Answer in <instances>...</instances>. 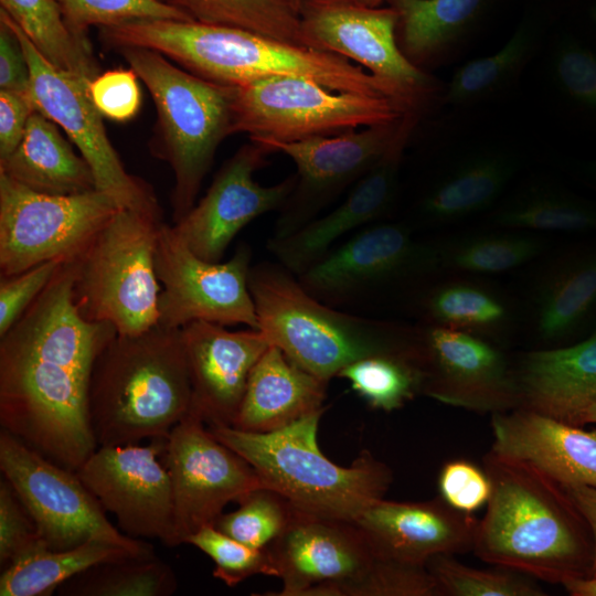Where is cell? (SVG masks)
<instances>
[{
  "label": "cell",
  "instance_id": "6da1fadb",
  "mask_svg": "<svg viewBox=\"0 0 596 596\" xmlns=\"http://www.w3.org/2000/svg\"><path fill=\"white\" fill-rule=\"evenodd\" d=\"M72 285V262H63L0 337V425L76 472L98 447L88 419L89 380L96 358L117 331L79 316Z\"/></svg>",
  "mask_w": 596,
  "mask_h": 596
},
{
  "label": "cell",
  "instance_id": "7a4b0ae2",
  "mask_svg": "<svg viewBox=\"0 0 596 596\" xmlns=\"http://www.w3.org/2000/svg\"><path fill=\"white\" fill-rule=\"evenodd\" d=\"M491 493L472 551L483 562L550 584L590 576V528L563 486L533 464L491 449Z\"/></svg>",
  "mask_w": 596,
  "mask_h": 596
},
{
  "label": "cell",
  "instance_id": "3957f363",
  "mask_svg": "<svg viewBox=\"0 0 596 596\" xmlns=\"http://www.w3.org/2000/svg\"><path fill=\"white\" fill-rule=\"evenodd\" d=\"M110 50H155L206 81L243 86L260 79L298 76L340 93L389 96L411 106L392 84L334 53L280 41L248 30L198 21L136 20L99 28Z\"/></svg>",
  "mask_w": 596,
  "mask_h": 596
},
{
  "label": "cell",
  "instance_id": "277c9868",
  "mask_svg": "<svg viewBox=\"0 0 596 596\" xmlns=\"http://www.w3.org/2000/svg\"><path fill=\"white\" fill-rule=\"evenodd\" d=\"M181 328L116 334L94 363L88 419L97 446L167 438L191 411Z\"/></svg>",
  "mask_w": 596,
  "mask_h": 596
},
{
  "label": "cell",
  "instance_id": "5b68a950",
  "mask_svg": "<svg viewBox=\"0 0 596 596\" xmlns=\"http://www.w3.org/2000/svg\"><path fill=\"white\" fill-rule=\"evenodd\" d=\"M258 330L307 372L330 381L348 364L381 353H415L418 331L350 315L312 297L279 263L251 267Z\"/></svg>",
  "mask_w": 596,
  "mask_h": 596
},
{
  "label": "cell",
  "instance_id": "8992f818",
  "mask_svg": "<svg viewBox=\"0 0 596 596\" xmlns=\"http://www.w3.org/2000/svg\"><path fill=\"white\" fill-rule=\"evenodd\" d=\"M323 413L324 407L267 433L232 426H210L209 430L245 458L266 487L283 494L298 510L353 522L384 498L393 475L368 450L349 467L324 456L317 438Z\"/></svg>",
  "mask_w": 596,
  "mask_h": 596
},
{
  "label": "cell",
  "instance_id": "52a82bcc",
  "mask_svg": "<svg viewBox=\"0 0 596 596\" xmlns=\"http://www.w3.org/2000/svg\"><path fill=\"white\" fill-rule=\"evenodd\" d=\"M117 52L145 83L156 106L149 150L173 171L170 203L177 223L195 205L219 146L232 135L236 86L199 77L155 50L128 46Z\"/></svg>",
  "mask_w": 596,
  "mask_h": 596
},
{
  "label": "cell",
  "instance_id": "ba28073f",
  "mask_svg": "<svg viewBox=\"0 0 596 596\" xmlns=\"http://www.w3.org/2000/svg\"><path fill=\"white\" fill-rule=\"evenodd\" d=\"M162 223V215L120 209L71 260L72 299L82 318L108 322L124 336L158 324L155 254Z\"/></svg>",
  "mask_w": 596,
  "mask_h": 596
},
{
  "label": "cell",
  "instance_id": "9c48e42d",
  "mask_svg": "<svg viewBox=\"0 0 596 596\" xmlns=\"http://www.w3.org/2000/svg\"><path fill=\"white\" fill-rule=\"evenodd\" d=\"M408 113L417 111L393 97L340 93L310 78L280 76L236 86L232 135L297 141L391 123Z\"/></svg>",
  "mask_w": 596,
  "mask_h": 596
},
{
  "label": "cell",
  "instance_id": "30bf717a",
  "mask_svg": "<svg viewBox=\"0 0 596 596\" xmlns=\"http://www.w3.org/2000/svg\"><path fill=\"white\" fill-rule=\"evenodd\" d=\"M120 209L99 190L44 194L0 172V276L76 258Z\"/></svg>",
  "mask_w": 596,
  "mask_h": 596
},
{
  "label": "cell",
  "instance_id": "8fae6325",
  "mask_svg": "<svg viewBox=\"0 0 596 596\" xmlns=\"http://www.w3.org/2000/svg\"><path fill=\"white\" fill-rule=\"evenodd\" d=\"M0 470L51 550H66L89 540L156 554L153 545L115 528L75 471L36 453L9 432H0Z\"/></svg>",
  "mask_w": 596,
  "mask_h": 596
},
{
  "label": "cell",
  "instance_id": "7c38bea8",
  "mask_svg": "<svg viewBox=\"0 0 596 596\" xmlns=\"http://www.w3.org/2000/svg\"><path fill=\"white\" fill-rule=\"evenodd\" d=\"M441 269L438 244L397 223H373L297 276L312 297L337 309L373 301L387 289Z\"/></svg>",
  "mask_w": 596,
  "mask_h": 596
},
{
  "label": "cell",
  "instance_id": "4fadbf2b",
  "mask_svg": "<svg viewBox=\"0 0 596 596\" xmlns=\"http://www.w3.org/2000/svg\"><path fill=\"white\" fill-rule=\"evenodd\" d=\"M421 115L368 126L360 131L297 141H257L288 156L297 168L296 187L280 209L272 237H284L316 219L344 189L354 184L395 149L406 146Z\"/></svg>",
  "mask_w": 596,
  "mask_h": 596
},
{
  "label": "cell",
  "instance_id": "5bb4252c",
  "mask_svg": "<svg viewBox=\"0 0 596 596\" xmlns=\"http://www.w3.org/2000/svg\"><path fill=\"white\" fill-rule=\"evenodd\" d=\"M0 19L10 25L24 51L36 109L63 128L78 148L93 171L96 189L109 194L121 209L162 215L153 189L127 172L108 139L103 116L88 93L89 83L46 61L2 9Z\"/></svg>",
  "mask_w": 596,
  "mask_h": 596
},
{
  "label": "cell",
  "instance_id": "9a60e30c",
  "mask_svg": "<svg viewBox=\"0 0 596 596\" xmlns=\"http://www.w3.org/2000/svg\"><path fill=\"white\" fill-rule=\"evenodd\" d=\"M298 13L307 47L358 63L400 89L422 114L443 93L439 83L401 51L398 17L392 7H371L360 0H301Z\"/></svg>",
  "mask_w": 596,
  "mask_h": 596
},
{
  "label": "cell",
  "instance_id": "2e32d148",
  "mask_svg": "<svg viewBox=\"0 0 596 596\" xmlns=\"http://www.w3.org/2000/svg\"><path fill=\"white\" fill-rule=\"evenodd\" d=\"M251 248L241 244L224 263L195 255L173 226H160L155 268L162 284L158 299L159 324L182 328L203 320L222 326L243 323L258 330L248 287Z\"/></svg>",
  "mask_w": 596,
  "mask_h": 596
},
{
  "label": "cell",
  "instance_id": "e0dca14e",
  "mask_svg": "<svg viewBox=\"0 0 596 596\" xmlns=\"http://www.w3.org/2000/svg\"><path fill=\"white\" fill-rule=\"evenodd\" d=\"M190 412L166 438L168 470L178 544L205 525L214 524L231 501L266 487L254 467L221 443Z\"/></svg>",
  "mask_w": 596,
  "mask_h": 596
},
{
  "label": "cell",
  "instance_id": "ac0fdd59",
  "mask_svg": "<svg viewBox=\"0 0 596 596\" xmlns=\"http://www.w3.org/2000/svg\"><path fill=\"white\" fill-rule=\"evenodd\" d=\"M164 446L166 438L143 446H98L76 473L123 533L175 547L171 481L159 460Z\"/></svg>",
  "mask_w": 596,
  "mask_h": 596
},
{
  "label": "cell",
  "instance_id": "d6986e66",
  "mask_svg": "<svg viewBox=\"0 0 596 596\" xmlns=\"http://www.w3.org/2000/svg\"><path fill=\"white\" fill-rule=\"evenodd\" d=\"M421 393L475 412L501 413L521 406L517 371L482 337L441 326L418 332Z\"/></svg>",
  "mask_w": 596,
  "mask_h": 596
},
{
  "label": "cell",
  "instance_id": "ffe728a7",
  "mask_svg": "<svg viewBox=\"0 0 596 596\" xmlns=\"http://www.w3.org/2000/svg\"><path fill=\"white\" fill-rule=\"evenodd\" d=\"M272 152L253 140L242 146L221 167L205 195L174 223V232L195 255L207 262H220L242 228L256 217L284 206L296 187V175L270 187L260 185L254 179L255 172L267 164Z\"/></svg>",
  "mask_w": 596,
  "mask_h": 596
},
{
  "label": "cell",
  "instance_id": "44dd1931",
  "mask_svg": "<svg viewBox=\"0 0 596 596\" xmlns=\"http://www.w3.org/2000/svg\"><path fill=\"white\" fill-rule=\"evenodd\" d=\"M191 384V411L207 426H231L249 374L270 345L256 329L230 331L198 320L181 328Z\"/></svg>",
  "mask_w": 596,
  "mask_h": 596
},
{
  "label": "cell",
  "instance_id": "7402d4cb",
  "mask_svg": "<svg viewBox=\"0 0 596 596\" xmlns=\"http://www.w3.org/2000/svg\"><path fill=\"white\" fill-rule=\"evenodd\" d=\"M283 588L265 595L305 596L312 587L363 572L376 557L359 528L350 521L295 509L268 546Z\"/></svg>",
  "mask_w": 596,
  "mask_h": 596
},
{
  "label": "cell",
  "instance_id": "603a6c76",
  "mask_svg": "<svg viewBox=\"0 0 596 596\" xmlns=\"http://www.w3.org/2000/svg\"><path fill=\"white\" fill-rule=\"evenodd\" d=\"M353 523L376 556L425 565L438 554L472 551L478 520L472 513L453 508L441 497L419 502L383 498Z\"/></svg>",
  "mask_w": 596,
  "mask_h": 596
},
{
  "label": "cell",
  "instance_id": "cb8c5ba5",
  "mask_svg": "<svg viewBox=\"0 0 596 596\" xmlns=\"http://www.w3.org/2000/svg\"><path fill=\"white\" fill-rule=\"evenodd\" d=\"M405 147L392 151L356 181L333 210L284 237H270L267 247L278 263L298 276L323 258L342 238L384 216L396 196Z\"/></svg>",
  "mask_w": 596,
  "mask_h": 596
},
{
  "label": "cell",
  "instance_id": "d4e9b609",
  "mask_svg": "<svg viewBox=\"0 0 596 596\" xmlns=\"http://www.w3.org/2000/svg\"><path fill=\"white\" fill-rule=\"evenodd\" d=\"M491 415L493 450L526 460L562 485L596 488V429L525 407Z\"/></svg>",
  "mask_w": 596,
  "mask_h": 596
},
{
  "label": "cell",
  "instance_id": "484cf974",
  "mask_svg": "<svg viewBox=\"0 0 596 596\" xmlns=\"http://www.w3.org/2000/svg\"><path fill=\"white\" fill-rule=\"evenodd\" d=\"M521 166V151L510 142L491 140L467 147L419 200L421 221L446 225L490 209Z\"/></svg>",
  "mask_w": 596,
  "mask_h": 596
},
{
  "label": "cell",
  "instance_id": "4316f807",
  "mask_svg": "<svg viewBox=\"0 0 596 596\" xmlns=\"http://www.w3.org/2000/svg\"><path fill=\"white\" fill-rule=\"evenodd\" d=\"M517 375L520 407L582 426L596 403V331L570 347L526 353Z\"/></svg>",
  "mask_w": 596,
  "mask_h": 596
},
{
  "label": "cell",
  "instance_id": "83f0119b",
  "mask_svg": "<svg viewBox=\"0 0 596 596\" xmlns=\"http://www.w3.org/2000/svg\"><path fill=\"white\" fill-rule=\"evenodd\" d=\"M328 381L301 369L270 344L254 365L232 427L254 433L283 428L323 408Z\"/></svg>",
  "mask_w": 596,
  "mask_h": 596
},
{
  "label": "cell",
  "instance_id": "f1b7e54d",
  "mask_svg": "<svg viewBox=\"0 0 596 596\" xmlns=\"http://www.w3.org/2000/svg\"><path fill=\"white\" fill-rule=\"evenodd\" d=\"M398 17L396 38L405 57L427 70L467 53L491 0H389Z\"/></svg>",
  "mask_w": 596,
  "mask_h": 596
},
{
  "label": "cell",
  "instance_id": "f546056e",
  "mask_svg": "<svg viewBox=\"0 0 596 596\" xmlns=\"http://www.w3.org/2000/svg\"><path fill=\"white\" fill-rule=\"evenodd\" d=\"M0 172L44 194L73 195L96 189L87 161L75 153L56 124L35 110L15 150L0 160Z\"/></svg>",
  "mask_w": 596,
  "mask_h": 596
},
{
  "label": "cell",
  "instance_id": "4dcf8cb0",
  "mask_svg": "<svg viewBox=\"0 0 596 596\" xmlns=\"http://www.w3.org/2000/svg\"><path fill=\"white\" fill-rule=\"evenodd\" d=\"M545 40L536 20H522L497 52L465 62L454 71L443 88V102L454 108H470L510 94L542 53Z\"/></svg>",
  "mask_w": 596,
  "mask_h": 596
},
{
  "label": "cell",
  "instance_id": "1f68e13d",
  "mask_svg": "<svg viewBox=\"0 0 596 596\" xmlns=\"http://www.w3.org/2000/svg\"><path fill=\"white\" fill-rule=\"evenodd\" d=\"M531 306L540 339L553 342L575 332L596 310V253L546 267L532 289Z\"/></svg>",
  "mask_w": 596,
  "mask_h": 596
},
{
  "label": "cell",
  "instance_id": "d6a6232c",
  "mask_svg": "<svg viewBox=\"0 0 596 596\" xmlns=\"http://www.w3.org/2000/svg\"><path fill=\"white\" fill-rule=\"evenodd\" d=\"M139 555L123 546L89 540L66 550H51L42 543L4 567L1 596H49L76 574L103 562Z\"/></svg>",
  "mask_w": 596,
  "mask_h": 596
},
{
  "label": "cell",
  "instance_id": "836d02e7",
  "mask_svg": "<svg viewBox=\"0 0 596 596\" xmlns=\"http://www.w3.org/2000/svg\"><path fill=\"white\" fill-rule=\"evenodd\" d=\"M501 227L544 232L596 228V204L546 181H531L498 203L491 214Z\"/></svg>",
  "mask_w": 596,
  "mask_h": 596
},
{
  "label": "cell",
  "instance_id": "e575fe53",
  "mask_svg": "<svg viewBox=\"0 0 596 596\" xmlns=\"http://www.w3.org/2000/svg\"><path fill=\"white\" fill-rule=\"evenodd\" d=\"M35 49L56 68L89 83L99 64L88 38L75 34L55 0H0Z\"/></svg>",
  "mask_w": 596,
  "mask_h": 596
},
{
  "label": "cell",
  "instance_id": "d590c367",
  "mask_svg": "<svg viewBox=\"0 0 596 596\" xmlns=\"http://www.w3.org/2000/svg\"><path fill=\"white\" fill-rule=\"evenodd\" d=\"M541 54L550 98L566 116L596 126V50L563 34L545 43Z\"/></svg>",
  "mask_w": 596,
  "mask_h": 596
},
{
  "label": "cell",
  "instance_id": "8d00e7d4",
  "mask_svg": "<svg viewBox=\"0 0 596 596\" xmlns=\"http://www.w3.org/2000/svg\"><path fill=\"white\" fill-rule=\"evenodd\" d=\"M177 588L173 568L153 554L98 563L56 592L62 596H170Z\"/></svg>",
  "mask_w": 596,
  "mask_h": 596
},
{
  "label": "cell",
  "instance_id": "74e56055",
  "mask_svg": "<svg viewBox=\"0 0 596 596\" xmlns=\"http://www.w3.org/2000/svg\"><path fill=\"white\" fill-rule=\"evenodd\" d=\"M168 2L201 23L240 28L306 46L298 10L289 0H168Z\"/></svg>",
  "mask_w": 596,
  "mask_h": 596
},
{
  "label": "cell",
  "instance_id": "f35d334b",
  "mask_svg": "<svg viewBox=\"0 0 596 596\" xmlns=\"http://www.w3.org/2000/svg\"><path fill=\"white\" fill-rule=\"evenodd\" d=\"M423 311L432 326L480 337L501 330L511 316L505 301L494 291L468 281H449L434 287L423 299Z\"/></svg>",
  "mask_w": 596,
  "mask_h": 596
},
{
  "label": "cell",
  "instance_id": "ab89813d",
  "mask_svg": "<svg viewBox=\"0 0 596 596\" xmlns=\"http://www.w3.org/2000/svg\"><path fill=\"white\" fill-rule=\"evenodd\" d=\"M543 237L528 232L483 233L438 244L441 269L499 274L535 259L545 248Z\"/></svg>",
  "mask_w": 596,
  "mask_h": 596
},
{
  "label": "cell",
  "instance_id": "60d3db41",
  "mask_svg": "<svg viewBox=\"0 0 596 596\" xmlns=\"http://www.w3.org/2000/svg\"><path fill=\"white\" fill-rule=\"evenodd\" d=\"M374 409L391 412L421 393L417 353H381L356 360L337 375Z\"/></svg>",
  "mask_w": 596,
  "mask_h": 596
},
{
  "label": "cell",
  "instance_id": "b9f144b4",
  "mask_svg": "<svg viewBox=\"0 0 596 596\" xmlns=\"http://www.w3.org/2000/svg\"><path fill=\"white\" fill-rule=\"evenodd\" d=\"M305 596H440L426 564L376 556L361 573L310 588Z\"/></svg>",
  "mask_w": 596,
  "mask_h": 596
},
{
  "label": "cell",
  "instance_id": "7bdbcfd3",
  "mask_svg": "<svg viewBox=\"0 0 596 596\" xmlns=\"http://www.w3.org/2000/svg\"><path fill=\"white\" fill-rule=\"evenodd\" d=\"M440 596H543L545 592L525 574L502 568L479 570L438 554L426 562Z\"/></svg>",
  "mask_w": 596,
  "mask_h": 596
},
{
  "label": "cell",
  "instance_id": "ee69618b",
  "mask_svg": "<svg viewBox=\"0 0 596 596\" xmlns=\"http://www.w3.org/2000/svg\"><path fill=\"white\" fill-rule=\"evenodd\" d=\"M238 508L222 513L214 526L222 533L256 549L267 547L289 524L295 507L279 492L260 487L244 496Z\"/></svg>",
  "mask_w": 596,
  "mask_h": 596
},
{
  "label": "cell",
  "instance_id": "f6af8a7d",
  "mask_svg": "<svg viewBox=\"0 0 596 596\" xmlns=\"http://www.w3.org/2000/svg\"><path fill=\"white\" fill-rule=\"evenodd\" d=\"M68 28L88 38L91 26L104 28L136 20L194 21L166 0H55Z\"/></svg>",
  "mask_w": 596,
  "mask_h": 596
},
{
  "label": "cell",
  "instance_id": "bcb514c9",
  "mask_svg": "<svg viewBox=\"0 0 596 596\" xmlns=\"http://www.w3.org/2000/svg\"><path fill=\"white\" fill-rule=\"evenodd\" d=\"M185 543L205 553L213 562V576L227 586H236L254 575L278 577L267 547L256 549L219 531L209 524L191 534Z\"/></svg>",
  "mask_w": 596,
  "mask_h": 596
},
{
  "label": "cell",
  "instance_id": "7dc6e473",
  "mask_svg": "<svg viewBox=\"0 0 596 596\" xmlns=\"http://www.w3.org/2000/svg\"><path fill=\"white\" fill-rule=\"evenodd\" d=\"M132 68H116L99 73L88 84L93 104L103 117L128 121L139 111L141 92Z\"/></svg>",
  "mask_w": 596,
  "mask_h": 596
},
{
  "label": "cell",
  "instance_id": "c3c4849f",
  "mask_svg": "<svg viewBox=\"0 0 596 596\" xmlns=\"http://www.w3.org/2000/svg\"><path fill=\"white\" fill-rule=\"evenodd\" d=\"M44 543L11 485L0 481V564L11 562ZM45 544V543H44Z\"/></svg>",
  "mask_w": 596,
  "mask_h": 596
},
{
  "label": "cell",
  "instance_id": "681fc988",
  "mask_svg": "<svg viewBox=\"0 0 596 596\" xmlns=\"http://www.w3.org/2000/svg\"><path fill=\"white\" fill-rule=\"evenodd\" d=\"M440 497L453 508L473 513L487 504L491 485L485 469L466 459L446 462L439 473Z\"/></svg>",
  "mask_w": 596,
  "mask_h": 596
},
{
  "label": "cell",
  "instance_id": "f907efd6",
  "mask_svg": "<svg viewBox=\"0 0 596 596\" xmlns=\"http://www.w3.org/2000/svg\"><path fill=\"white\" fill-rule=\"evenodd\" d=\"M62 263L50 260L20 274L0 277V337L43 291Z\"/></svg>",
  "mask_w": 596,
  "mask_h": 596
},
{
  "label": "cell",
  "instance_id": "816d5d0a",
  "mask_svg": "<svg viewBox=\"0 0 596 596\" xmlns=\"http://www.w3.org/2000/svg\"><path fill=\"white\" fill-rule=\"evenodd\" d=\"M38 110L31 92L0 89V160L11 155L21 142L31 115Z\"/></svg>",
  "mask_w": 596,
  "mask_h": 596
},
{
  "label": "cell",
  "instance_id": "f5cc1de1",
  "mask_svg": "<svg viewBox=\"0 0 596 596\" xmlns=\"http://www.w3.org/2000/svg\"><path fill=\"white\" fill-rule=\"evenodd\" d=\"M0 89L31 92V75L24 51L17 34L2 19H0Z\"/></svg>",
  "mask_w": 596,
  "mask_h": 596
},
{
  "label": "cell",
  "instance_id": "db71d44e",
  "mask_svg": "<svg viewBox=\"0 0 596 596\" xmlns=\"http://www.w3.org/2000/svg\"><path fill=\"white\" fill-rule=\"evenodd\" d=\"M562 486L590 528L594 540V557L589 577L596 576V488L582 483Z\"/></svg>",
  "mask_w": 596,
  "mask_h": 596
},
{
  "label": "cell",
  "instance_id": "11a10c76",
  "mask_svg": "<svg viewBox=\"0 0 596 596\" xmlns=\"http://www.w3.org/2000/svg\"><path fill=\"white\" fill-rule=\"evenodd\" d=\"M562 585L572 596H596V576L571 579Z\"/></svg>",
  "mask_w": 596,
  "mask_h": 596
},
{
  "label": "cell",
  "instance_id": "9f6ffc18",
  "mask_svg": "<svg viewBox=\"0 0 596 596\" xmlns=\"http://www.w3.org/2000/svg\"><path fill=\"white\" fill-rule=\"evenodd\" d=\"M585 173L596 185V156L585 163Z\"/></svg>",
  "mask_w": 596,
  "mask_h": 596
},
{
  "label": "cell",
  "instance_id": "6f0895ef",
  "mask_svg": "<svg viewBox=\"0 0 596 596\" xmlns=\"http://www.w3.org/2000/svg\"><path fill=\"white\" fill-rule=\"evenodd\" d=\"M585 424H596V403L587 408L582 418V426Z\"/></svg>",
  "mask_w": 596,
  "mask_h": 596
},
{
  "label": "cell",
  "instance_id": "680465c9",
  "mask_svg": "<svg viewBox=\"0 0 596 596\" xmlns=\"http://www.w3.org/2000/svg\"><path fill=\"white\" fill-rule=\"evenodd\" d=\"M298 10V4L300 3L301 0H289ZM362 1L363 3L368 4V6H371V7H380L381 3L385 2V1H389V0H360Z\"/></svg>",
  "mask_w": 596,
  "mask_h": 596
},
{
  "label": "cell",
  "instance_id": "91938a15",
  "mask_svg": "<svg viewBox=\"0 0 596 596\" xmlns=\"http://www.w3.org/2000/svg\"><path fill=\"white\" fill-rule=\"evenodd\" d=\"M589 21L596 30V1L590 6L588 11Z\"/></svg>",
  "mask_w": 596,
  "mask_h": 596
},
{
  "label": "cell",
  "instance_id": "94428289",
  "mask_svg": "<svg viewBox=\"0 0 596 596\" xmlns=\"http://www.w3.org/2000/svg\"><path fill=\"white\" fill-rule=\"evenodd\" d=\"M166 1H168V0H166Z\"/></svg>",
  "mask_w": 596,
  "mask_h": 596
}]
</instances>
